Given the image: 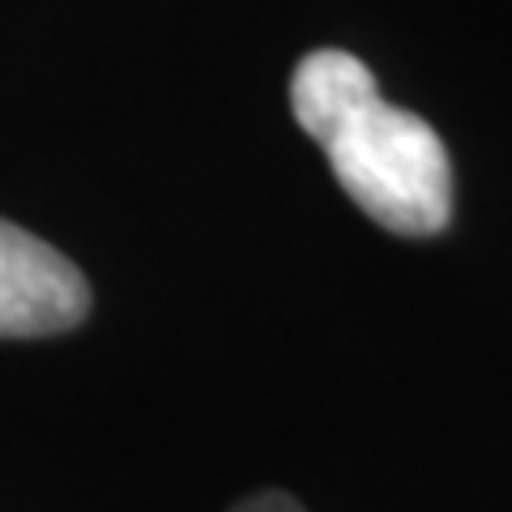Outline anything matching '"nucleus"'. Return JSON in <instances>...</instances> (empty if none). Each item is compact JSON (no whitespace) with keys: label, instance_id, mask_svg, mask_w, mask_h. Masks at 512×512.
Listing matches in <instances>:
<instances>
[{"label":"nucleus","instance_id":"obj_1","mask_svg":"<svg viewBox=\"0 0 512 512\" xmlns=\"http://www.w3.org/2000/svg\"><path fill=\"white\" fill-rule=\"evenodd\" d=\"M291 107L346 197L384 231L436 235L448 227L453 167L444 141L423 116L384 103L359 56L342 47L308 52L291 77Z\"/></svg>","mask_w":512,"mask_h":512},{"label":"nucleus","instance_id":"obj_3","mask_svg":"<svg viewBox=\"0 0 512 512\" xmlns=\"http://www.w3.org/2000/svg\"><path fill=\"white\" fill-rule=\"evenodd\" d=\"M231 512H303L291 495H282V491H265V495H252V500L244 504H235Z\"/></svg>","mask_w":512,"mask_h":512},{"label":"nucleus","instance_id":"obj_2","mask_svg":"<svg viewBox=\"0 0 512 512\" xmlns=\"http://www.w3.org/2000/svg\"><path fill=\"white\" fill-rule=\"evenodd\" d=\"M90 312V282L69 256L0 218V338H52Z\"/></svg>","mask_w":512,"mask_h":512}]
</instances>
